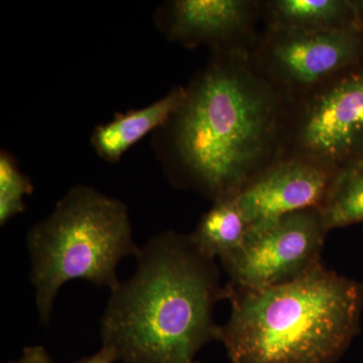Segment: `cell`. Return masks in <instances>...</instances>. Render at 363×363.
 Listing matches in <instances>:
<instances>
[{
	"instance_id": "cell-1",
	"label": "cell",
	"mask_w": 363,
	"mask_h": 363,
	"mask_svg": "<svg viewBox=\"0 0 363 363\" xmlns=\"http://www.w3.org/2000/svg\"><path fill=\"white\" fill-rule=\"evenodd\" d=\"M164 126L174 185L212 202L235 197L284 155L288 101L250 55L212 52Z\"/></svg>"
},
{
	"instance_id": "cell-2",
	"label": "cell",
	"mask_w": 363,
	"mask_h": 363,
	"mask_svg": "<svg viewBox=\"0 0 363 363\" xmlns=\"http://www.w3.org/2000/svg\"><path fill=\"white\" fill-rule=\"evenodd\" d=\"M135 259V274L111 291L102 347L123 363H196L219 338L213 314L226 289L216 262L176 231L152 238Z\"/></svg>"
},
{
	"instance_id": "cell-3",
	"label": "cell",
	"mask_w": 363,
	"mask_h": 363,
	"mask_svg": "<svg viewBox=\"0 0 363 363\" xmlns=\"http://www.w3.org/2000/svg\"><path fill=\"white\" fill-rule=\"evenodd\" d=\"M225 289L218 340L231 363H334L360 331L363 283L323 264L279 285Z\"/></svg>"
},
{
	"instance_id": "cell-4",
	"label": "cell",
	"mask_w": 363,
	"mask_h": 363,
	"mask_svg": "<svg viewBox=\"0 0 363 363\" xmlns=\"http://www.w3.org/2000/svg\"><path fill=\"white\" fill-rule=\"evenodd\" d=\"M30 279L40 323L51 320L62 286L73 279L112 291L121 284L117 267L138 255L128 209L96 189L78 185L26 236Z\"/></svg>"
},
{
	"instance_id": "cell-5",
	"label": "cell",
	"mask_w": 363,
	"mask_h": 363,
	"mask_svg": "<svg viewBox=\"0 0 363 363\" xmlns=\"http://www.w3.org/2000/svg\"><path fill=\"white\" fill-rule=\"evenodd\" d=\"M283 156L339 173L363 162V62L289 100Z\"/></svg>"
},
{
	"instance_id": "cell-6",
	"label": "cell",
	"mask_w": 363,
	"mask_h": 363,
	"mask_svg": "<svg viewBox=\"0 0 363 363\" xmlns=\"http://www.w3.org/2000/svg\"><path fill=\"white\" fill-rule=\"evenodd\" d=\"M328 233L320 208L301 210L250 227L243 245L219 260L231 285H279L322 264Z\"/></svg>"
},
{
	"instance_id": "cell-7",
	"label": "cell",
	"mask_w": 363,
	"mask_h": 363,
	"mask_svg": "<svg viewBox=\"0 0 363 363\" xmlns=\"http://www.w3.org/2000/svg\"><path fill=\"white\" fill-rule=\"evenodd\" d=\"M260 73L286 99L363 62V28L327 30H267L250 55Z\"/></svg>"
},
{
	"instance_id": "cell-8",
	"label": "cell",
	"mask_w": 363,
	"mask_h": 363,
	"mask_svg": "<svg viewBox=\"0 0 363 363\" xmlns=\"http://www.w3.org/2000/svg\"><path fill=\"white\" fill-rule=\"evenodd\" d=\"M161 28L173 42L189 49L208 45L212 52L252 55L264 30V1L175 0L161 13Z\"/></svg>"
},
{
	"instance_id": "cell-9",
	"label": "cell",
	"mask_w": 363,
	"mask_h": 363,
	"mask_svg": "<svg viewBox=\"0 0 363 363\" xmlns=\"http://www.w3.org/2000/svg\"><path fill=\"white\" fill-rule=\"evenodd\" d=\"M339 172L312 160L283 156L235 196L250 227L301 210L321 209Z\"/></svg>"
},
{
	"instance_id": "cell-10",
	"label": "cell",
	"mask_w": 363,
	"mask_h": 363,
	"mask_svg": "<svg viewBox=\"0 0 363 363\" xmlns=\"http://www.w3.org/2000/svg\"><path fill=\"white\" fill-rule=\"evenodd\" d=\"M186 97V88L178 86L155 104L138 111L117 114L113 121L97 126L91 143L98 156L117 162L124 152L157 128H164Z\"/></svg>"
},
{
	"instance_id": "cell-11",
	"label": "cell",
	"mask_w": 363,
	"mask_h": 363,
	"mask_svg": "<svg viewBox=\"0 0 363 363\" xmlns=\"http://www.w3.org/2000/svg\"><path fill=\"white\" fill-rule=\"evenodd\" d=\"M267 30L327 32L355 26L351 0H267Z\"/></svg>"
},
{
	"instance_id": "cell-12",
	"label": "cell",
	"mask_w": 363,
	"mask_h": 363,
	"mask_svg": "<svg viewBox=\"0 0 363 363\" xmlns=\"http://www.w3.org/2000/svg\"><path fill=\"white\" fill-rule=\"evenodd\" d=\"M250 229V224L233 197L214 202L189 235L200 252L221 259L243 245Z\"/></svg>"
},
{
	"instance_id": "cell-13",
	"label": "cell",
	"mask_w": 363,
	"mask_h": 363,
	"mask_svg": "<svg viewBox=\"0 0 363 363\" xmlns=\"http://www.w3.org/2000/svg\"><path fill=\"white\" fill-rule=\"evenodd\" d=\"M321 211L329 231L363 223V162L339 174Z\"/></svg>"
},
{
	"instance_id": "cell-14",
	"label": "cell",
	"mask_w": 363,
	"mask_h": 363,
	"mask_svg": "<svg viewBox=\"0 0 363 363\" xmlns=\"http://www.w3.org/2000/svg\"><path fill=\"white\" fill-rule=\"evenodd\" d=\"M33 192L32 182L21 173L18 164L9 152L0 155V224L23 213L26 210L23 198Z\"/></svg>"
},
{
	"instance_id": "cell-15",
	"label": "cell",
	"mask_w": 363,
	"mask_h": 363,
	"mask_svg": "<svg viewBox=\"0 0 363 363\" xmlns=\"http://www.w3.org/2000/svg\"><path fill=\"white\" fill-rule=\"evenodd\" d=\"M9 363H52V362L45 347L35 345L23 348L21 357Z\"/></svg>"
},
{
	"instance_id": "cell-16",
	"label": "cell",
	"mask_w": 363,
	"mask_h": 363,
	"mask_svg": "<svg viewBox=\"0 0 363 363\" xmlns=\"http://www.w3.org/2000/svg\"><path fill=\"white\" fill-rule=\"evenodd\" d=\"M116 362V357L112 354L111 351L107 350V348L102 347L101 350L98 351L96 354L83 358V359L73 363H114Z\"/></svg>"
},
{
	"instance_id": "cell-17",
	"label": "cell",
	"mask_w": 363,
	"mask_h": 363,
	"mask_svg": "<svg viewBox=\"0 0 363 363\" xmlns=\"http://www.w3.org/2000/svg\"><path fill=\"white\" fill-rule=\"evenodd\" d=\"M354 11L355 23L363 28V0H351Z\"/></svg>"
}]
</instances>
